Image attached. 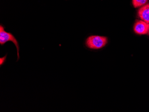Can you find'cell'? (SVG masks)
I'll list each match as a JSON object with an SVG mask.
<instances>
[{"label": "cell", "mask_w": 149, "mask_h": 112, "mask_svg": "<svg viewBox=\"0 0 149 112\" xmlns=\"http://www.w3.org/2000/svg\"><path fill=\"white\" fill-rule=\"evenodd\" d=\"M148 33H149V32H148Z\"/></svg>", "instance_id": "7"}, {"label": "cell", "mask_w": 149, "mask_h": 112, "mask_svg": "<svg viewBox=\"0 0 149 112\" xmlns=\"http://www.w3.org/2000/svg\"><path fill=\"white\" fill-rule=\"evenodd\" d=\"M4 27L2 25L0 26V44L1 46L4 45L6 42L9 41H11L15 44L17 50V62L18 61L20 58L19 56V43L17 42L16 38L10 33L6 32L4 30Z\"/></svg>", "instance_id": "2"}, {"label": "cell", "mask_w": 149, "mask_h": 112, "mask_svg": "<svg viewBox=\"0 0 149 112\" xmlns=\"http://www.w3.org/2000/svg\"><path fill=\"white\" fill-rule=\"evenodd\" d=\"M138 16L141 20L149 24V4L140 8L138 11Z\"/></svg>", "instance_id": "4"}, {"label": "cell", "mask_w": 149, "mask_h": 112, "mask_svg": "<svg viewBox=\"0 0 149 112\" xmlns=\"http://www.w3.org/2000/svg\"><path fill=\"white\" fill-rule=\"evenodd\" d=\"M148 0H133L132 3L135 8H138L144 5Z\"/></svg>", "instance_id": "5"}, {"label": "cell", "mask_w": 149, "mask_h": 112, "mask_svg": "<svg viewBox=\"0 0 149 112\" xmlns=\"http://www.w3.org/2000/svg\"><path fill=\"white\" fill-rule=\"evenodd\" d=\"M107 43L108 38L106 37L92 35L86 39L85 45L89 49L99 50L105 47Z\"/></svg>", "instance_id": "1"}, {"label": "cell", "mask_w": 149, "mask_h": 112, "mask_svg": "<svg viewBox=\"0 0 149 112\" xmlns=\"http://www.w3.org/2000/svg\"><path fill=\"white\" fill-rule=\"evenodd\" d=\"M134 30L138 35H146L149 32V24L142 20L137 21L134 25Z\"/></svg>", "instance_id": "3"}, {"label": "cell", "mask_w": 149, "mask_h": 112, "mask_svg": "<svg viewBox=\"0 0 149 112\" xmlns=\"http://www.w3.org/2000/svg\"><path fill=\"white\" fill-rule=\"evenodd\" d=\"M7 55H6L5 56L3 57H1V58H0V60H1V66L4 63H5V62L6 61V58Z\"/></svg>", "instance_id": "6"}]
</instances>
